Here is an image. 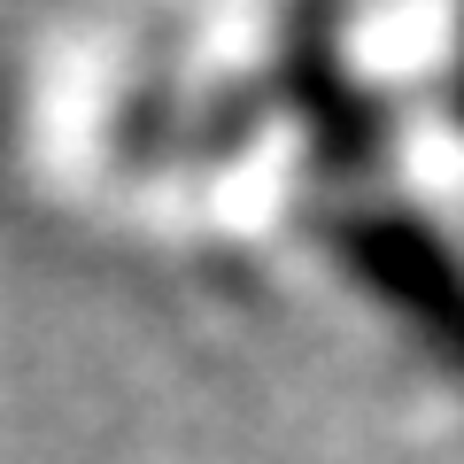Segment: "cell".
<instances>
[{
  "instance_id": "6da1fadb",
  "label": "cell",
  "mask_w": 464,
  "mask_h": 464,
  "mask_svg": "<svg viewBox=\"0 0 464 464\" xmlns=\"http://www.w3.org/2000/svg\"><path fill=\"white\" fill-rule=\"evenodd\" d=\"M341 248L364 271V286H380L402 317H418L441 348L464 356V264L426 225H411V217H356L341 232Z\"/></svg>"
}]
</instances>
